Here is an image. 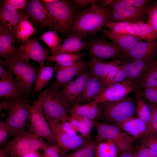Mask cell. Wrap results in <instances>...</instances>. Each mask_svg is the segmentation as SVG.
I'll return each mask as SVG.
<instances>
[{
    "label": "cell",
    "mask_w": 157,
    "mask_h": 157,
    "mask_svg": "<svg viewBox=\"0 0 157 157\" xmlns=\"http://www.w3.org/2000/svg\"><path fill=\"white\" fill-rule=\"evenodd\" d=\"M91 74L89 70L83 72L62 87L61 94L70 108L80 104L82 93Z\"/></svg>",
    "instance_id": "2e32d148"
},
{
    "label": "cell",
    "mask_w": 157,
    "mask_h": 157,
    "mask_svg": "<svg viewBox=\"0 0 157 157\" xmlns=\"http://www.w3.org/2000/svg\"><path fill=\"white\" fill-rule=\"evenodd\" d=\"M4 2L11 7L19 10H23L26 6L27 0H4Z\"/></svg>",
    "instance_id": "681fc988"
},
{
    "label": "cell",
    "mask_w": 157,
    "mask_h": 157,
    "mask_svg": "<svg viewBox=\"0 0 157 157\" xmlns=\"http://www.w3.org/2000/svg\"><path fill=\"white\" fill-rule=\"evenodd\" d=\"M136 110L138 118L143 121L148 126L149 129L151 125L152 112L147 103L139 94L137 96Z\"/></svg>",
    "instance_id": "74e56055"
},
{
    "label": "cell",
    "mask_w": 157,
    "mask_h": 157,
    "mask_svg": "<svg viewBox=\"0 0 157 157\" xmlns=\"http://www.w3.org/2000/svg\"><path fill=\"white\" fill-rule=\"evenodd\" d=\"M140 85L144 88L157 86V59L149 65L140 81Z\"/></svg>",
    "instance_id": "8d00e7d4"
},
{
    "label": "cell",
    "mask_w": 157,
    "mask_h": 157,
    "mask_svg": "<svg viewBox=\"0 0 157 157\" xmlns=\"http://www.w3.org/2000/svg\"><path fill=\"white\" fill-rule=\"evenodd\" d=\"M83 37L81 35L76 33L69 34L59 50L54 55L79 53L86 48V44L83 42Z\"/></svg>",
    "instance_id": "4316f807"
},
{
    "label": "cell",
    "mask_w": 157,
    "mask_h": 157,
    "mask_svg": "<svg viewBox=\"0 0 157 157\" xmlns=\"http://www.w3.org/2000/svg\"><path fill=\"white\" fill-rule=\"evenodd\" d=\"M17 132L6 122L0 119V146L2 147L7 142L11 136H13Z\"/></svg>",
    "instance_id": "f35d334b"
},
{
    "label": "cell",
    "mask_w": 157,
    "mask_h": 157,
    "mask_svg": "<svg viewBox=\"0 0 157 157\" xmlns=\"http://www.w3.org/2000/svg\"><path fill=\"white\" fill-rule=\"evenodd\" d=\"M121 64L120 60L117 59L111 61L91 58L87 63V67L89 69L91 74L101 78H104L116 66Z\"/></svg>",
    "instance_id": "484cf974"
},
{
    "label": "cell",
    "mask_w": 157,
    "mask_h": 157,
    "mask_svg": "<svg viewBox=\"0 0 157 157\" xmlns=\"http://www.w3.org/2000/svg\"><path fill=\"white\" fill-rule=\"evenodd\" d=\"M49 142L26 130L17 133L3 149L9 157H24L42 150Z\"/></svg>",
    "instance_id": "3957f363"
},
{
    "label": "cell",
    "mask_w": 157,
    "mask_h": 157,
    "mask_svg": "<svg viewBox=\"0 0 157 157\" xmlns=\"http://www.w3.org/2000/svg\"><path fill=\"white\" fill-rule=\"evenodd\" d=\"M119 152L118 147L113 142L105 140L97 145L95 157H116Z\"/></svg>",
    "instance_id": "d590c367"
},
{
    "label": "cell",
    "mask_w": 157,
    "mask_h": 157,
    "mask_svg": "<svg viewBox=\"0 0 157 157\" xmlns=\"http://www.w3.org/2000/svg\"><path fill=\"white\" fill-rule=\"evenodd\" d=\"M100 104L101 114L102 113L105 119L115 124L134 117L137 112L136 107L131 98H126L118 101Z\"/></svg>",
    "instance_id": "ba28073f"
},
{
    "label": "cell",
    "mask_w": 157,
    "mask_h": 157,
    "mask_svg": "<svg viewBox=\"0 0 157 157\" xmlns=\"http://www.w3.org/2000/svg\"><path fill=\"white\" fill-rule=\"evenodd\" d=\"M152 112L151 125L149 133L157 135V104H151L147 102Z\"/></svg>",
    "instance_id": "bcb514c9"
},
{
    "label": "cell",
    "mask_w": 157,
    "mask_h": 157,
    "mask_svg": "<svg viewBox=\"0 0 157 157\" xmlns=\"http://www.w3.org/2000/svg\"><path fill=\"white\" fill-rule=\"evenodd\" d=\"M149 6H148L144 8H135L127 6L123 11L120 12L109 11L107 9L109 21L111 23L144 22L146 18L147 17Z\"/></svg>",
    "instance_id": "d6986e66"
},
{
    "label": "cell",
    "mask_w": 157,
    "mask_h": 157,
    "mask_svg": "<svg viewBox=\"0 0 157 157\" xmlns=\"http://www.w3.org/2000/svg\"><path fill=\"white\" fill-rule=\"evenodd\" d=\"M140 94L147 101V102L157 104V86L144 88Z\"/></svg>",
    "instance_id": "b9f144b4"
},
{
    "label": "cell",
    "mask_w": 157,
    "mask_h": 157,
    "mask_svg": "<svg viewBox=\"0 0 157 157\" xmlns=\"http://www.w3.org/2000/svg\"><path fill=\"white\" fill-rule=\"evenodd\" d=\"M157 55V40L151 42H139L133 48L124 53V59H144L153 61Z\"/></svg>",
    "instance_id": "ffe728a7"
},
{
    "label": "cell",
    "mask_w": 157,
    "mask_h": 157,
    "mask_svg": "<svg viewBox=\"0 0 157 157\" xmlns=\"http://www.w3.org/2000/svg\"><path fill=\"white\" fill-rule=\"evenodd\" d=\"M28 104L13 100L3 99L0 102V111L7 113L6 123L17 133L26 130L30 122Z\"/></svg>",
    "instance_id": "52a82bcc"
},
{
    "label": "cell",
    "mask_w": 157,
    "mask_h": 157,
    "mask_svg": "<svg viewBox=\"0 0 157 157\" xmlns=\"http://www.w3.org/2000/svg\"><path fill=\"white\" fill-rule=\"evenodd\" d=\"M138 88L137 83L126 79L103 88L95 100L98 104L119 101L126 98Z\"/></svg>",
    "instance_id": "9a60e30c"
},
{
    "label": "cell",
    "mask_w": 157,
    "mask_h": 157,
    "mask_svg": "<svg viewBox=\"0 0 157 157\" xmlns=\"http://www.w3.org/2000/svg\"><path fill=\"white\" fill-rule=\"evenodd\" d=\"M133 154L134 157H157V151L141 145Z\"/></svg>",
    "instance_id": "7bdbcfd3"
},
{
    "label": "cell",
    "mask_w": 157,
    "mask_h": 157,
    "mask_svg": "<svg viewBox=\"0 0 157 157\" xmlns=\"http://www.w3.org/2000/svg\"><path fill=\"white\" fill-rule=\"evenodd\" d=\"M4 66L15 75V79L24 92L28 95L32 92L40 68L34 67L29 61L18 58L3 60Z\"/></svg>",
    "instance_id": "277c9868"
},
{
    "label": "cell",
    "mask_w": 157,
    "mask_h": 157,
    "mask_svg": "<svg viewBox=\"0 0 157 157\" xmlns=\"http://www.w3.org/2000/svg\"><path fill=\"white\" fill-rule=\"evenodd\" d=\"M84 56L81 53H62L54 55L49 56L47 60L53 61L56 64L64 67L72 66Z\"/></svg>",
    "instance_id": "d6a6232c"
},
{
    "label": "cell",
    "mask_w": 157,
    "mask_h": 157,
    "mask_svg": "<svg viewBox=\"0 0 157 157\" xmlns=\"http://www.w3.org/2000/svg\"><path fill=\"white\" fill-rule=\"evenodd\" d=\"M49 48L42 46L36 35L16 47L14 58L28 61L32 60L41 65L44 64V62L49 56Z\"/></svg>",
    "instance_id": "7c38bea8"
},
{
    "label": "cell",
    "mask_w": 157,
    "mask_h": 157,
    "mask_svg": "<svg viewBox=\"0 0 157 157\" xmlns=\"http://www.w3.org/2000/svg\"><path fill=\"white\" fill-rule=\"evenodd\" d=\"M104 0H74L73 1L75 6L78 8H84L90 5L101 4Z\"/></svg>",
    "instance_id": "c3c4849f"
},
{
    "label": "cell",
    "mask_w": 157,
    "mask_h": 157,
    "mask_svg": "<svg viewBox=\"0 0 157 157\" xmlns=\"http://www.w3.org/2000/svg\"><path fill=\"white\" fill-rule=\"evenodd\" d=\"M141 145L157 151V135L148 133L141 138Z\"/></svg>",
    "instance_id": "60d3db41"
},
{
    "label": "cell",
    "mask_w": 157,
    "mask_h": 157,
    "mask_svg": "<svg viewBox=\"0 0 157 157\" xmlns=\"http://www.w3.org/2000/svg\"><path fill=\"white\" fill-rule=\"evenodd\" d=\"M43 1L47 2L50 3L54 1V0H42Z\"/></svg>",
    "instance_id": "11a10c76"
},
{
    "label": "cell",
    "mask_w": 157,
    "mask_h": 157,
    "mask_svg": "<svg viewBox=\"0 0 157 157\" xmlns=\"http://www.w3.org/2000/svg\"><path fill=\"white\" fill-rule=\"evenodd\" d=\"M99 31L126 52L133 48L142 39L140 37L124 33L114 32L110 30L101 28Z\"/></svg>",
    "instance_id": "603a6c76"
},
{
    "label": "cell",
    "mask_w": 157,
    "mask_h": 157,
    "mask_svg": "<svg viewBox=\"0 0 157 157\" xmlns=\"http://www.w3.org/2000/svg\"><path fill=\"white\" fill-rule=\"evenodd\" d=\"M67 119L60 121L62 129L65 132L69 134L73 135H77V131Z\"/></svg>",
    "instance_id": "f907efd6"
},
{
    "label": "cell",
    "mask_w": 157,
    "mask_h": 157,
    "mask_svg": "<svg viewBox=\"0 0 157 157\" xmlns=\"http://www.w3.org/2000/svg\"><path fill=\"white\" fill-rule=\"evenodd\" d=\"M16 36L5 28L0 26V56L3 60L14 58L16 47Z\"/></svg>",
    "instance_id": "d4e9b609"
},
{
    "label": "cell",
    "mask_w": 157,
    "mask_h": 157,
    "mask_svg": "<svg viewBox=\"0 0 157 157\" xmlns=\"http://www.w3.org/2000/svg\"><path fill=\"white\" fill-rule=\"evenodd\" d=\"M57 143L60 149V157L69 151L74 150L84 144L85 140L81 135L69 134L63 129L60 121L47 119Z\"/></svg>",
    "instance_id": "4fadbf2b"
},
{
    "label": "cell",
    "mask_w": 157,
    "mask_h": 157,
    "mask_svg": "<svg viewBox=\"0 0 157 157\" xmlns=\"http://www.w3.org/2000/svg\"><path fill=\"white\" fill-rule=\"evenodd\" d=\"M147 23L157 34V2L149 6Z\"/></svg>",
    "instance_id": "ab89813d"
},
{
    "label": "cell",
    "mask_w": 157,
    "mask_h": 157,
    "mask_svg": "<svg viewBox=\"0 0 157 157\" xmlns=\"http://www.w3.org/2000/svg\"><path fill=\"white\" fill-rule=\"evenodd\" d=\"M110 22L106 8L94 4L76 13L69 34L76 33L83 37L93 35Z\"/></svg>",
    "instance_id": "6da1fadb"
},
{
    "label": "cell",
    "mask_w": 157,
    "mask_h": 157,
    "mask_svg": "<svg viewBox=\"0 0 157 157\" xmlns=\"http://www.w3.org/2000/svg\"><path fill=\"white\" fill-rule=\"evenodd\" d=\"M19 11L20 20L16 30V42L20 44V45L36 33L33 25L28 19L25 14L21 10Z\"/></svg>",
    "instance_id": "4dcf8cb0"
},
{
    "label": "cell",
    "mask_w": 157,
    "mask_h": 157,
    "mask_svg": "<svg viewBox=\"0 0 157 157\" xmlns=\"http://www.w3.org/2000/svg\"><path fill=\"white\" fill-rule=\"evenodd\" d=\"M153 61L144 59H126L122 63L128 80L140 81L150 64Z\"/></svg>",
    "instance_id": "44dd1931"
},
{
    "label": "cell",
    "mask_w": 157,
    "mask_h": 157,
    "mask_svg": "<svg viewBox=\"0 0 157 157\" xmlns=\"http://www.w3.org/2000/svg\"><path fill=\"white\" fill-rule=\"evenodd\" d=\"M21 11L35 26L37 32L47 29L56 31L50 16L40 0H27L26 7Z\"/></svg>",
    "instance_id": "30bf717a"
},
{
    "label": "cell",
    "mask_w": 157,
    "mask_h": 157,
    "mask_svg": "<svg viewBox=\"0 0 157 157\" xmlns=\"http://www.w3.org/2000/svg\"><path fill=\"white\" fill-rule=\"evenodd\" d=\"M121 68L116 76L110 82L108 85L112 84L119 83L126 80V75L122 64H121Z\"/></svg>",
    "instance_id": "816d5d0a"
},
{
    "label": "cell",
    "mask_w": 157,
    "mask_h": 157,
    "mask_svg": "<svg viewBox=\"0 0 157 157\" xmlns=\"http://www.w3.org/2000/svg\"><path fill=\"white\" fill-rule=\"evenodd\" d=\"M69 113L94 120L100 116L101 110L98 104L94 100L83 104L74 105L71 108Z\"/></svg>",
    "instance_id": "83f0119b"
},
{
    "label": "cell",
    "mask_w": 157,
    "mask_h": 157,
    "mask_svg": "<svg viewBox=\"0 0 157 157\" xmlns=\"http://www.w3.org/2000/svg\"><path fill=\"white\" fill-rule=\"evenodd\" d=\"M43 150V153L48 157H60V149L58 145L48 143Z\"/></svg>",
    "instance_id": "ee69618b"
},
{
    "label": "cell",
    "mask_w": 157,
    "mask_h": 157,
    "mask_svg": "<svg viewBox=\"0 0 157 157\" xmlns=\"http://www.w3.org/2000/svg\"><path fill=\"white\" fill-rule=\"evenodd\" d=\"M67 119L76 131L80 133V135L87 139H90L91 133L94 127V120L70 113Z\"/></svg>",
    "instance_id": "f1b7e54d"
},
{
    "label": "cell",
    "mask_w": 157,
    "mask_h": 157,
    "mask_svg": "<svg viewBox=\"0 0 157 157\" xmlns=\"http://www.w3.org/2000/svg\"><path fill=\"white\" fill-rule=\"evenodd\" d=\"M125 5L135 8H144L148 6L151 1L148 0H120Z\"/></svg>",
    "instance_id": "7dc6e473"
},
{
    "label": "cell",
    "mask_w": 157,
    "mask_h": 157,
    "mask_svg": "<svg viewBox=\"0 0 157 157\" xmlns=\"http://www.w3.org/2000/svg\"><path fill=\"white\" fill-rule=\"evenodd\" d=\"M102 88L99 78L91 74L82 93L80 104H85L95 100Z\"/></svg>",
    "instance_id": "f546056e"
},
{
    "label": "cell",
    "mask_w": 157,
    "mask_h": 157,
    "mask_svg": "<svg viewBox=\"0 0 157 157\" xmlns=\"http://www.w3.org/2000/svg\"><path fill=\"white\" fill-rule=\"evenodd\" d=\"M39 71L32 92L35 95L45 88L53 77L54 67L46 66L44 64L39 65Z\"/></svg>",
    "instance_id": "1f68e13d"
},
{
    "label": "cell",
    "mask_w": 157,
    "mask_h": 157,
    "mask_svg": "<svg viewBox=\"0 0 157 157\" xmlns=\"http://www.w3.org/2000/svg\"><path fill=\"white\" fill-rule=\"evenodd\" d=\"M86 66L87 63L82 59L69 67H64L56 64L54 67L56 72V79L51 86L59 89L83 72Z\"/></svg>",
    "instance_id": "e0dca14e"
},
{
    "label": "cell",
    "mask_w": 157,
    "mask_h": 157,
    "mask_svg": "<svg viewBox=\"0 0 157 157\" xmlns=\"http://www.w3.org/2000/svg\"><path fill=\"white\" fill-rule=\"evenodd\" d=\"M42 93V107L46 119L59 121L67 119L70 108L62 96L60 90L51 86Z\"/></svg>",
    "instance_id": "5b68a950"
},
{
    "label": "cell",
    "mask_w": 157,
    "mask_h": 157,
    "mask_svg": "<svg viewBox=\"0 0 157 157\" xmlns=\"http://www.w3.org/2000/svg\"><path fill=\"white\" fill-rule=\"evenodd\" d=\"M4 65L3 60H0V78L3 79L10 77L14 76L13 73L4 67Z\"/></svg>",
    "instance_id": "f5cc1de1"
},
{
    "label": "cell",
    "mask_w": 157,
    "mask_h": 157,
    "mask_svg": "<svg viewBox=\"0 0 157 157\" xmlns=\"http://www.w3.org/2000/svg\"><path fill=\"white\" fill-rule=\"evenodd\" d=\"M94 121L98 132L96 140L99 143L105 140L112 141L117 144L121 154L132 150V145L135 140L128 134L116 126L101 123L96 120Z\"/></svg>",
    "instance_id": "9c48e42d"
},
{
    "label": "cell",
    "mask_w": 157,
    "mask_h": 157,
    "mask_svg": "<svg viewBox=\"0 0 157 157\" xmlns=\"http://www.w3.org/2000/svg\"><path fill=\"white\" fill-rule=\"evenodd\" d=\"M38 39L43 41L50 49L52 55H54L62 45V39L56 30H49L40 35Z\"/></svg>",
    "instance_id": "836d02e7"
},
{
    "label": "cell",
    "mask_w": 157,
    "mask_h": 157,
    "mask_svg": "<svg viewBox=\"0 0 157 157\" xmlns=\"http://www.w3.org/2000/svg\"><path fill=\"white\" fill-rule=\"evenodd\" d=\"M42 92L31 105L27 108L30 114L29 130L37 136L46 140L51 144L58 145L42 107Z\"/></svg>",
    "instance_id": "8992f818"
},
{
    "label": "cell",
    "mask_w": 157,
    "mask_h": 157,
    "mask_svg": "<svg viewBox=\"0 0 157 157\" xmlns=\"http://www.w3.org/2000/svg\"><path fill=\"white\" fill-rule=\"evenodd\" d=\"M121 67V65L116 66L104 78L101 80V83L102 88L106 87L108 85L110 82L116 76Z\"/></svg>",
    "instance_id": "f6af8a7d"
},
{
    "label": "cell",
    "mask_w": 157,
    "mask_h": 157,
    "mask_svg": "<svg viewBox=\"0 0 157 157\" xmlns=\"http://www.w3.org/2000/svg\"><path fill=\"white\" fill-rule=\"evenodd\" d=\"M105 27L114 32L136 36L147 42L157 40V34L149 24L143 21L109 22Z\"/></svg>",
    "instance_id": "8fae6325"
},
{
    "label": "cell",
    "mask_w": 157,
    "mask_h": 157,
    "mask_svg": "<svg viewBox=\"0 0 157 157\" xmlns=\"http://www.w3.org/2000/svg\"><path fill=\"white\" fill-rule=\"evenodd\" d=\"M40 1L50 16L56 31L67 35L72 27L76 13L70 1L54 0L47 3Z\"/></svg>",
    "instance_id": "7a4b0ae2"
},
{
    "label": "cell",
    "mask_w": 157,
    "mask_h": 157,
    "mask_svg": "<svg viewBox=\"0 0 157 157\" xmlns=\"http://www.w3.org/2000/svg\"><path fill=\"white\" fill-rule=\"evenodd\" d=\"M116 125L131 136L135 140L149 133L147 125L138 117L131 118Z\"/></svg>",
    "instance_id": "cb8c5ba5"
},
{
    "label": "cell",
    "mask_w": 157,
    "mask_h": 157,
    "mask_svg": "<svg viewBox=\"0 0 157 157\" xmlns=\"http://www.w3.org/2000/svg\"><path fill=\"white\" fill-rule=\"evenodd\" d=\"M86 44L91 58L113 60L124 59L123 51L112 41L94 39Z\"/></svg>",
    "instance_id": "5bb4252c"
},
{
    "label": "cell",
    "mask_w": 157,
    "mask_h": 157,
    "mask_svg": "<svg viewBox=\"0 0 157 157\" xmlns=\"http://www.w3.org/2000/svg\"><path fill=\"white\" fill-rule=\"evenodd\" d=\"M0 26L16 36V30L20 20L19 11L1 1Z\"/></svg>",
    "instance_id": "7402d4cb"
},
{
    "label": "cell",
    "mask_w": 157,
    "mask_h": 157,
    "mask_svg": "<svg viewBox=\"0 0 157 157\" xmlns=\"http://www.w3.org/2000/svg\"><path fill=\"white\" fill-rule=\"evenodd\" d=\"M132 151L129 150L124 152L119 157H134Z\"/></svg>",
    "instance_id": "db71d44e"
},
{
    "label": "cell",
    "mask_w": 157,
    "mask_h": 157,
    "mask_svg": "<svg viewBox=\"0 0 157 157\" xmlns=\"http://www.w3.org/2000/svg\"><path fill=\"white\" fill-rule=\"evenodd\" d=\"M98 143L96 140L88 139L81 146L63 157H95L96 149Z\"/></svg>",
    "instance_id": "e575fe53"
},
{
    "label": "cell",
    "mask_w": 157,
    "mask_h": 157,
    "mask_svg": "<svg viewBox=\"0 0 157 157\" xmlns=\"http://www.w3.org/2000/svg\"><path fill=\"white\" fill-rule=\"evenodd\" d=\"M0 98L13 100L30 104V100L16 81L14 75L0 80Z\"/></svg>",
    "instance_id": "ac0fdd59"
}]
</instances>
